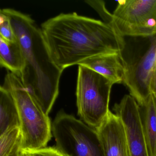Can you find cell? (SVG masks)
<instances>
[{
  "mask_svg": "<svg viewBox=\"0 0 156 156\" xmlns=\"http://www.w3.org/2000/svg\"><path fill=\"white\" fill-rule=\"evenodd\" d=\"M21 139L20 128L10 129L0 136V156H8Z\"/></svg>",
  "mask_w": 156,
  "mask_h": 156,
  "instance_id": "obj_14",
  "label": "cell"
},
{
  "mask_svg": "<svg viewBox=\"0 0 156 156\" xmlns=\"http://www.w3.org/2000/svg\"><path fill=\"white\" fill-rule=\"evenodd\" d=\"M41 29L53 61L62 71L95 55L122 53L126 44L111 25L76 12L51 18Z\"/></svg>",
  "mask_w": 156,
  "mask_h": 156,
  "instance_id": "obj_1",
  "label": "cell"
},
{
  "mask_svg": "<svg viewBox=\"0 0 156 156\" xmlns=\"http://www.w3.org/2000/svg\"><path fill=\"white\" fill-rule=\"evenodd\" d=\"M96 130L105 156H129L126 130L119 117L110 111Z\"/></svg>",
  "mask_w": 156,
  "mask_h": 156,
  "instance_id": "obj_9",
  "label": "cell"
},
{
  "mask_svg": "<svg viewBox=\"0 0 156 156\" xmlns=\"http://www.w3.org/2000/svg\"><path fill=\"white\" fill-rule=\"evenodd\" d=\"M0 12L7 15L23 54L21 79L33 98L49 115L59 93L62 70L55 63L41 28L27 14L11 9Z\"/></svg>",
  "mask_w": 156,
  "mask_h": 156,
  "instance_id": "obj_2",
  "label": "cell"
},
{
  "mask_svg": "<svg viewBox=\"0 0 156 156\" xmlns=\"http://www.w3.org/2000/svg\"><path fill=\"white\" fill-rule=\"evenodd\" d=\"M0 65L20 76L24 65L23 54L18 40L10 41L0 37Z\"/></svg>",
  "mask_w": 156,
  "mask_h": 156,
  "instance_id": "obj_13",
  "label": "cell"
},
{
  "mask_svg": "<svg viewBox=\"0 0 156 156\" xmlns=\"http://www.w3.org/2000/svg\"><path fill=\"white\" fill-rule=\"evenodd\" d=\"M140 107L150 156H156V95L151 93L146 103Z\"/></svg>",
  "mask_w": 156,
  "mask_h": 156,
  "instance_id": "obj_12",
  "label": "cell"
},
{
  "mask_svg": "<svg viewBox=\"0 0 156 156\" xmlns=\"http://www.w3.org/2000/svg\"><path fill=\"white\" fill-rule=\"evenodd\" d=\"M21 144L22 140H20L18 142V144L15 146L12 151L8 155V156H20L21 152Z\"/></svg>",
  "mask_w": 156,
  "mask_h": 156,
  "instance_id": "obj_18",
  "label": "cell"
},
{
  "mask_svg": "<svg viewBox=\"0 0 156 156\" xmlns=\"http://www.w3.org/2000/svg\"><path fill=\"white\" fill-rule=\"evenodd\" d=\"M24 151L28 156H66L56 147H45L35 150Z\"/></svg>",
  "mask_w": 156,
  "mask_h": 156,
  "instance_id": "obj_17",
  "label": "cell"
},
{
  "mask_svg": "<svg viewBox=\"0 0 156 156\" xmlns=\"http://www.w3.org/2000/svg\"><path fill=\"white\" fill-rule=\"evenodd\" d=\"M156 66V35L141 58L134 63L128 64L123 81L140 106L144 105L151 94L150 84Z\"/></svg>",
  "mask_w": 156,
  "mask_h": 156,
  "instance_id": "obj_8",
  "label": "cell"
},
{
  "mask_svg": "<svg viewBox=\"0 0 156 156\" xmlns=\"http://www.w3.org/2000/svg\"><path fill=\"white\" fill-rule=\"evenodd\" d=\"M3 86L12 94L19 110L21 150H35L46 147L52 136V123L48 115L30 94L20 76L9 72Z\"/></svg>",
  "mask_w": 156,
  "mask_h": 156,
  "instance_id": "obj_3",
  "label": "cell"
},
{
  "mask_svg": "<svg viewBox=\"0 0 156 156\" xmlns=\"http://www.w3.org/2000/svg\"><path fill=\"white\" fill-rule=\"evenodd\" d=\"M85 2L96 11L104 23L111 26L113 21V15L107 9L105 4L104 1L99 0H87Z\"/></svg>",
  "mask_w": 156,
  "mask_h": 156,
  "instance_id": "obj_16",
  "label": "cell"
},
{
  "mask_svg": "<svg viewBox=\"0 0 156 156\" xmlns=\"http://www.w3.org/2000/svg\"><path fill=\"white\" fill-rule=\"evenodd\" d=\"M79 65L100 74L114 84L123 83L128 63L122 53H118L95 55L84 60Z\"/></svg>",
  "mask_w": 156,
  "mask_h": 156,
  "instance_id": "obj_10",
  "label": "cell"
},
{
  "mask_svg": "<svg viewBox=\"0 0 156 156\" xmlns=\"http://www.w3.org/2000/svg\"><path fill=\"white\" fill-rule=\"evenodd\" d=\"M20 156H28V155L25 151H21Z\"/></svg>",
  "mask_w": 156,
  "mask_h": 156,
  "instance_id": "obj_20",
  "label": "cell"
},
{
  "mask_svg": "<svg viewBox=\"0 0 156 156\" xmlns=\"http://www.w3.org/2000/svg\"><path fill=\"white\" fill-rule=\"evenodd\" d=\"M150 90L151 93L156 95V66L151 82Z\"/></svg>",
  "mask_w": 156,
  "mask_h": 156,
  "instance_id": "obj_19",
  "label": "cell"
},
{
  "mask_svg": "<svg viewBox=\"0 0 156 156\" xmlns=\"http://www.w3.org/2000/svg\"><path fill=\"white\" fill-rule=\"evenodd\" d=\"M113 110L121 119L126 130L129 156H150L140 114V107L130 95L115 104Z\"/></svg>",
  "mask_w": 156,
  "mask_h": 156,
  "instance_id": "obj_7",
  "label": "cell"
},
{
  "mask_svg": "<svg viewBox=\"0 0 156 156\" xmlns=\"http://www.w3.org/2000/svg\"><path fill=\"white\" fill-rule=\"evenodd\" d=\"M56 147L66 156H105L96 129L63 111L52 123Z\"/></svg>",
  "mask_w": 156,
  "mask_h": 156,
  "instance_id": "obj_5",
  "label": "cell"
},
{
  "mask_svg": "<svg viewBox=\"0 0 156 156\" xmlns=\"http://www.w3.org/2000/svg\"><path fill=\"white\" fill-rule=\"evenodd\" d=\"M114 84L97 72L78 66L76 84L78 115L87 125L96 129L110 112L109 103Z\"/></svg>",
  "mask_w": 156,
  "mask_h": 156,
  "instance_id": "obj_4",
  "label": "cell"
},
{
  "mask_svg": "<svg viewBox=\"0 0 156 156\" xmlns=\"http://www.w3.org/2000/svg\"><path fill=\"white\" fill-rule=\"evenodd\" d=\"M111 26L122 37L156 35V0L118 2Z\"/></svg>",
  "mask_w": 156,
  "mask_h": 156,
  "instance_id": "obj_6",
  "label": "cell"
},
{
  "mask_svg": "<svg viewBox=\"0 0 156 156\" xmlns=\"http://www.w3.org/2000/svg\"><path fill=\"white\" fill-rule=\"evenodd\" d=\"M20 115L12 93L3 85L0 87V136L10 129L20 127Z\"/></svg>",
  "mask_w": 156,
  "mask_h": 156,
  "instance_id": "obj_11",
  "label": "cell"
},
{
  "mask_svg": "<svg viewBox=\"0 0 156 156\" xmlns=\"http://www.w3.org/2000/svg\"><path fill=\"white\" fill-rule=\"evenodd\" d=\"M0 37L10 41H15L17 38L9 17L0 12Z\"/></svg>",
  "mask_w": 156,
  "mask_h": 156,
  "instance_id": "obj_15",
  "label": "cell"
}]
</instances>
